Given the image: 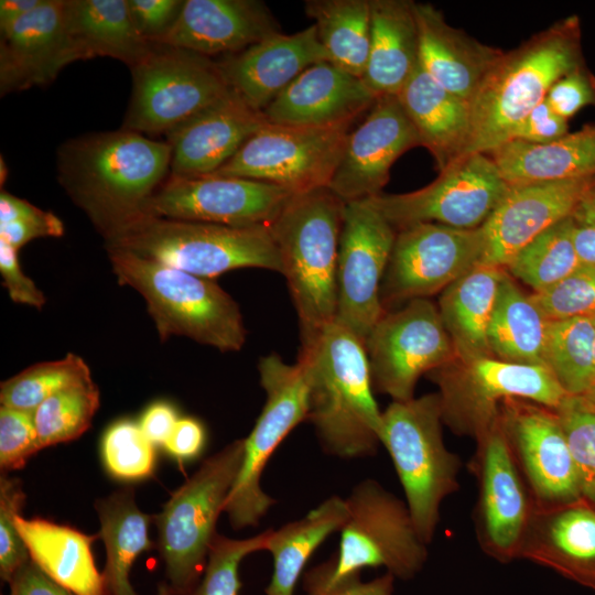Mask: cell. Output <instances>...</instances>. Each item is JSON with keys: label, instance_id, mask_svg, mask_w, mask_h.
Instances as JSON below:
<instances>
[{"label": "cell", "instance_id": "52", "mask_svg": "<svg viewBox=\"0 0 595 595\" xmlns=\"http://www.w3.org/2000/svg\"><path fill=\"white\" fill-rule=\"evenodd\" d=\"M0 273L12 301L36 309L45 303L43 292L24 274L18 260V249L0 239Z\"/></svg>", "mask_w": 595, "mask_h": 595}, {"label": "cell", "instance_id": "1", "mask_svg": "<svg viewBox=\"0 0 595 595\" xmlns=\"http://www.w3.org/2000/svg\"><path fill=\"white\" fill-rule=\"evenodd\" d=\"M309 382L310 421L323 451L338 458L374 456L382 412L363 340L336 320L302 342L299 359Z\"/></svg>", "mask_w": 595, "mask_h": 595}, {"label": "cell", "instance_id": "63", "mask_svg": "<svg viewBox=\"0 0 595 595\" xmlns=\"http://www.w3.org/2000/svg\"><path fill=\"white\" fill-rule=\"evenodd\" d=\"M578 398L581 403L588 410L595 412V378L591 382V385L586 388V390L581 393L580 396H575Z\"/></svg>", "mask_w": 595, "mask_h": 595}, {"label": "cell", "instance_id": "8", "mask_svg": "<svg viewBox=\"0 0 595 595\" xmlns=\"http://www.w3.org/2000/svg\"><path fill=\"white\" fill-rule=\"evenodd\" d=\"M244 452L245 440L239 439L204 459L153 517L172 595H190L201 580Z\"/></svg>", "mask_w": 595, "mask_h": 595}, {"label": "cell", "instance_id": "4", "mask_svg": "<svg viewBox=\"0 0 595 595\" xmlns=\"http://www.w3.org/2000/svg\"><path fill=\"white\" fill-rule=\"evenodd\" d=\"M345 202L329 188L293 195L269 229L305 342L335 321L337 258Z\"/></svg>", "mask_w": 595, "mask_h": 595}, {"label": "cell", "instance_id": "14", "mask_svg": "<svg viewBox=\"0 0 595 595\" xmlns=\"http://www.w3.org/2000/svg\"><path fill=\"white\" fill-rule=\"evenodd\" d=\"M349 128L267 122L213 174L275 184L295 194L328 187Z\"/></svg>", "mask_w": 595, "mask_h": 595}, {"label": "cell", "instance_id": "35", "mask_svg": "<svg viewBox=\"0 0 595 595\" xmlns=\"http://www.w3.org/2000/svg\"><path fill=\"white\" fill-rule=\"evenodd\" d=\"M66 22L80 60L107 56L132 67L153 43L138 32L128 0L66 1Z\"/></svg>", "mask_w": 595, "mask_h": 595}, {"label": "cell", "instance_id": "47", "mask_svg": "<svg viewBox=\"0 0 595 595\" xmlns=\"http://www.w3.org/2000/svg\"><path fill=\"white\" fill-rule=\"evenodd\" d=\"M532 300L549 321L595 315V264L581 263L572 273Z\"/></svg>", "mask_w": 595, "mask_h": 595}, {"label": "cell", "instance_id": "60", "mask_svg": "<svg viewBox=\"0 0 595 595\" xmlns=\"http://www.w3.org/2000/svg\"><path fill=\"white\" fill-rule=\"evenodd\" d=\"M37 207L4 191L0 194V226L33 214Z\"/></svg>", "mask_w": 595, "mask_h": 595}, {"label": "cell", "instance_id": "50", "mask_svg": "<svg viewBox=\"0 0 595 595\" xmlns=\"http://www.w3.org/2000/svg\"><path fill=\"white\" fill-rule=\"evenodd\" d=\"M545 101L566 120L585 107H595V76L585 64L573 69L551 86Z\"/></svg>", "mask_w": 595, "mask_h": 595}, {"label": "cell", "instance_id": "36", "mask_svg": "<svg viewBox=\"0 0 595 595\" xmlns=\"http://www.w3.org/2000/svg\"><path fill=\"white\" fill-rule=\"evenodd\" d=\"M95 509L100 522V538L106 548L102 572L108 595H138L130 583L131 566L144 551L155 545L149 538L151 516L142 512L127 487L97 499ZM158 595H172L163 583Z\"/></svg>", "mask_w": 595, "mask_h": 595}, {"label": "cell", "instance_id": "24", "mask_svg": "<svg viewBox=\"0 0 595 595\" xmlns=\"http://www.w3.org/2000/svg\"><path fill=\"white\" fill-rule=\"evenodd\" d=\"M329 56L314 24L293 34L278 32L220 64L231 90L262 112L301 73Z\"/></svg>", "mask_w": 595, "mask_h": 595}, {"label": "cell", "instance_id": "49", "mask_svg": "<svg viewBox=\"0 0 595 595\" xmlns=\"http://www.w3.org/2000/svg\"><path fill=\"white\" fill-rule=\"evenodd\" d=\"M41 450L33 413L1 405L0 468L7 473L24 467Z\"/></svg>", "mask_w": 595, "mask_h": 595}, {"label": "cell", "instance_id": "56", "mask_svg": "<svg viewBox=\"0 0 595 595\" xmlns=\"http://www.w3.org/2000/svg\"><path fill=\"white\" fill-rule=\"evenodd\" d=\"M334 561L335 556L323 562L328 595H393L396 577L388 572L365 582L360 578V571H358L332 582L329 575Z\"/></svg>", "mask_w": 595, "mask_h": 595}, {"label": "cell", "instance_id": "30", "mask_svg": "<svg viewBox=\"0 0 595 595\" xmlns=\"http://www.w3.org/2000/svg\"><path fill=\"white\" fill-rule=\"evenodd\" d=\"M397 97L439 172L465 154L472 128L468 101L439 85L420 62Z\"/></svg>", "mask_w": 595, "mask_h": 595}, {"label": "cell", "instance_id": "25", "mask_svg": "<svg viewBox=\"0 0 595 595\" xmlns=\"http://www.w3.org/2000/svg\"><path fill=\"white\" fill-rule=\"evenodd\" d=\"M376 99L361 77L322 62L301 73L262 115L281 126H351Z\"/></svg>", "mask_w": 595, "mask_h": 595}, {"label": "cell", "instance_id": "45", "mask_svg": "<svg viewBox=\"0 0 595 595\" xmlns=\"http://www.w3.org/2000/svg\"><path fill=\"white\" fill-rule=\"evenodd\" d=\"M270 530L247 539H231L217 533L202 577L190 595H239L240 562L253 552L264 551Z\"/></svg>", "mask_w": 595, "mask_h": 595}, {"label": "cell", "instance_id": "37", "mask_svg": "<svg viewBox=\"0 0 595 595\" xmlns=\"http://www.w3.org/2000/svg\"><path fill=\"white\" fill-rule=\"evenodd\" d=\"M347 516L345 499L334 495L301 519L271 528L264 551L272 555L273 573L266 595H294L307 561L331 534L342 530Z\"/></svg>", "mask_w": 595, "mask_h": 595}, {"label": "cell", "instance_id": "11", "mask_svg": "<svg viewBox=\"0 0 595 595\" xmlns=\"http://www.w3.org/2000/svg\"><path fill=\"white\" fill-rule=\"evenodd\" d=\"M258 371L266 403L244 439V461L224 509L235 530L258 526L277 502L261 487L263 470L281 442L307 420L309 413V382L300 361L290 365L270 354L259 360Z\"/></svg>", "mask_w": 595, "mask_h": 595}, {"label": "cell", "instance_id": "18", "mask_svg": "<svg viewBox=\"0 0 595 595\" xmlns=\"http://www.w3.org/2000/svg\"><path fill=\"white\" fill-rule=\"evenodd\" d=\"M292 191L257 180L208 174L172 176L145 202L142 213L234 227L269 225Z\"/></svg>", "mask_w": 595, "mask_h": 595}, {"label": "cell", "instance_id": "51", "mask_svg": "<svg viewBox=\"0 0 595 595\" xmlns=\"http://www.w3.org/2000/svg\"><path fill=\"white\" fill-rule=\"evenodd\" d=\"M183 4L178 0H128L138 32L149 42H156L170 30Z\"/></svg>", "mask_w": 595, "mask_h": 595}, {"label": "cell", "instance_id": "13", "mask_svg": "<svg viewBox=\"0 0 595 595\" xmlns=\"http://www.w3.org/2000/svg\"><path fill=\"white\" fill-rule=\"evenodd\" d=\"M509 185L486 153H468L440 171L429 185L368 201L396 230L420 223L476 229L490 216Z\"/></svg>", "mask_w": 595, "mask_h": 595}, {"label": "cell", "instance_id": "21", "mask_svg": "<svg viewBox=\"0 0 595 595\" xmlns=\"http://www.w3.org/2000/svg\"><path fill=\"white\" fill-rule=\"evenodd\" d=\"M418 145L419 136L398 97H378L365 119L348 133L327 188L345 203L377 196L396 160Z\"/></svg>", "mask_w": 595, "mask_h": 595}, {"label": "cell", "instance_id": "34", "mask_svg": "<svg viewBox=\"0 0 595 595\" xmlns=\"http://www.w3.org/2000/svg\"><path fill=\"white\" fill-rule=\"evenodd\" d=\"M504 272L478 264L441 292L437 309L457 359L493 356L488 331Z\"/></svg>", "mask_w": 595, "mask_h": 595}, {"label": "cell", "instance_id": "22", "mask_svg": "<svg viewBox=\"0 0 595 595\" xmlns=\"http://www.w3.org/2000/svg\"><path fill=\"white\" fill-rule=\"evenodd\" d=\"M594 184L595 174L509 186L480 227L483 255L479 264L505 269L520 249L567 217Z\"/></svg>", "mask_w": 595, "mask_h": 595}, {"label": "cell", "instance_id": "33", "mask_svg": "<svg viewBox=\"0 0 595 595\" xmlns=\"http://www.w3.org/2000/svg\"><path fill=\"white\" fill-rule=\"evenodd\" d=\"M509 186L595 174V123L549 143L509 140L488 153Z\"/></svg>", "mask_w": 595, "mask_h": 595}, {"label": "cell", "instance_id": "26", "mask_svg": "<svg viewBox=\"0 0 595 595\" xmlns=\"http://www.w3.org/2000/svg\"><path fill=\"white\" fill-rule=\"evenodd\" d=\"M266 123L262 112L232 91L166 134L171 175L215 173Z\"/></svg>", "mask_w": 595, "mask_h": 595}, {"label": "cell", "instance_id": "19", "mask_svg": "<svg viewBox=\"0 0 595 595\" xmlns=\"http://www.w3.org/2000/svg\"><path fill=\"white\" fill-rule=\"evenodd\" d=\"M469 467L478 480L475 527L482 550L499 563L518 560L533 501L507 441L500 415L476 441Z\"/></svg>", "mask_w": 595, "mask_h": 595}, {"label": "cell", "instance_id": "20", "mask_svg": "<svg viewBox=\"0 0 595 595\" xmlns=\"http://www.w3.org/2000/svg\"><path fill=\"white\" fill-rule=\"evenodd\" d=\"M500 421L533 504L556 505L582 498L575 464L554 409L509 398L501 404Z\"/></svg>", "mask_w": 595, "mask_h": 595}, {"label": "cell", "instance_id": "40", "mask_svg": "<svg viewBox=\"0 0 595 595\" xmlns=\"http://www.w3.org/2000/svg\"><path fill=\"white\" fill-rule=\"evenodd\" d=\"M593 316L549 321L543 364L569 396H580L595 377Z\"/></svg>", "mask_w": 595, "mask_h": 595}, {"label": "cell", "instance_id": "59", "mask_svg": "<svg viewBox=\"0 0 595 595\" xmlns=\"http://www.w3.org/2000/svg\"><path fill=\"white\" fill-rule=\"evenodd\" d=\"M177 421L175 408L167 402L159 401L145 409L139 425L154 445H164Z\"/></svg>", "mask_w": 595, "mask_h": 595}, {"label": "cell", "instance_id": "58", "mask_svg": "<svg viewBox=\"0 0 595 595\" xmlns=\"http://www.w3.org/2000/svg\"><path fill=\"white\" fill-rule=\"evenodd\" d=\"M9 585L10 595H74L51 580L31 560L15 573Z\"/></svg>", "mask_w": 595, "mask_h": 595}, {"label": "cell", "instance_id": "31", "mask_svg": "<svg viewBox=\"0 0 595 595\" xmlns=\"http://www.w3.org/2000/svg\"><path fill=\"white\" fill-rule=\"evenodd\" d=\"M15 527L31 561L55 583L74 595H108L91 552L97 536L22 513L15 516Z\"/></svg>", "mask_w": 595, "mask_h": 595}, {"label": "cell", "instance_id": "27", "mask_svg": "<svg viewBox=\"0 0 595 595\" xmlns=\"http://www.w3.org/2000/svg\"><path fill=\"white\" fill-rule=\"evenodd\" d=\"M280 32L269 8L256 0H186L156 42L209 57L237 54Z\"/></svg>", "mask_w": 595, "mask_h": 595}, {"label": "cell", "instance_id": "6", "mask_svg": "<svg viewBox=\"0 0 595 595\" xmlns=\"http://www.w3.org/2000/svg\"><path fill=\"white\" fill-rule=\"evenodd\" d=\"M105 238L107 247L207 279L240 268L282 272L269 225L234 227L140 213Z\"/></svg>", "mask_w": 595, "mask_h": 595}, {"label": "cell", "instance_id": "17", "mask_svg": "<svg viewBox=\"0 0 595 595\" xmlns=\"http://www.w3.org/2000/svg\"><path fill=\"white\" fill-rule=\"evenodd\" d=\"M482 255L480 227L457 229L420 223L398 229L381 283L383 309L441 293L478 266Z\"/></svg>", "mask_w": 595, "mask_h": 595}, {"label": "cell", "instance_id": "5", "mask_svg": "<svg viewBox=\"0 0 595 595\" xmlns=\"http://www.w3.org/2000/svg\"><path fill=\"white\" fill-rule=\"evenodd\" d=\"M118 280L147 303L161 340L185 336L220 351H237L247 329L237 302L213 279L107 247Z\"/></svg>", "mask_w": 595, "mask_h": 595}, {"label": "cell", "instance_id": "3", "mask_svg": "<svg viewBox=\"0 0 595 595\" xmlns=\"http://www.w3.org/2000/svg\"><path fill=\"white\" fill-rule=\"evenodd\" d=\"M582 65V32L576 15L504 52L470 101L472 128L465 154H488L507 142L516 127L545 99L551 86Z\"/></svg>", "mask_w": 595, "mask_h": 595}, {"label": "cell", "instance_id": "48", "mask_svg": "<svg viewBox=\"0 0 595 595\" xmlns=\"http://www.w3.org/2000/svg\"><path fill=\"white\" fill-rule=\"evenodd\" d=\"M25 494L22 482L0 476V576L10 583L15 573L31 559L15 527V516L22 513Z\"/></svg>", "mask_w": 595, "mask_h": 595}, {"label": "cell", "instance_id": "42", "mask_svg": "<svg viewBox=\"0 0 595 595\" xmlns=\"http://www.w3.org/2000/svg\"><path fill=\"white\" fill-rule=\"evenodd\" d=\"M98 408L99 390L91 377L50 396L33 413L41 450L79 437Z\"/></svg>", "mask_w": 595, "mask_h": 595}, {"label": "cell", "instance_id": "23", "mask_svg": "<svg viewBox=\"0 0 595 595\" xmlns=\"http://www.w3.org/2000/svg\"><path fill=\"white\" fill-rule=\"evenodd\" d=\"M80 60L66 22L65 0H42L26 15L1 29V93L51 83Z\"/></svg>", "mask_w": 595, "mask_h": 595}, {"label": "cell", "instance_id": "46", "mask_svg": "<svg viewBox=\"0 0 595 595\" xmlns=\"http://www.w3.org/2000/svg\"><path fill=\"white\" fill-rule=\"evenodd\" d=\"M554 410L575 464L581 496L595 506V412L575 396H567Z\"/></svg>", "mask_w": 595, "mask_h": 595}, {"label": "cell", "instance_id": "9", "mask_svg": "<svg viewBox=\"0 0 595 595\" xmlns=\"http://www.w3.org/2000/svg\"><path fill=\"white\" fill-rule=\"evenodd\" d=\"M428 376L439 387L443 423L453 433L475 441L497 422L506 399L556 409L569 396L545 366L509 363L494 356L455 358Z\"/></svg>", "mask_w": 595, "mask_h": 595}, {"label": "cell", "instance_id": "41", "mask_svg": "<svg viewBox=\"0 0 595 595\" xmlns=\"http://www.w3.org/2000/svg\"><path fill=\"white\" fill-rule=\"evenodd\" d=\"M580 264L567 216L520 249L505 270L536 293L561 281Z\"/></svg>", "mask_w": 595, "mask_h": 595}, {"label": "cell", "instance_id": "39", "mask_svg": "<svg viewBox=\"0 0 595 595\" xmlns=\"http://www.w3.org/2000/svg\"><path fill=\"white\" fill-rule=\"evenodd\" d=\"M304 9L329 63L363 77L370 45V0H307Z\"/></svg>", "mask_w": 595, "mask_h": 595}, {"label": "cell", "instance_id": "62", "mask_svg": "<svg viewBox=\"0 0 595 595\" xmlns=\"http://www.w3.org/2000/svg\"><path fill=\"white\" fill-rule=\"evenodd\" d=\"M304 586L306 588V595H328L323 563L306 573Z\"/></svg>", "mask_w": 595, "mask_h": 595}, {"label": "cell", "instance_id": "53", "mask_svg": "<svg viewBox=\"0 0 595 595\" xmlns=\"http://www.w3.org/2000/svg\"><path fill=\"white\" fill-rule=\"evenodd\" d=\"M567 133V120L556 115L544 99L516 127L509 140L542 144Z\"/></svg>", "mask_w": 595, "mask_h": 595}, {"label": "cell", "instance_id": "64", "mask_svg": "<svg viewBox=\"0 0 595 595\" xmlns=\"http://www.w3.org/2000/svg\"><path fill=\"white\" fill-rule=\"evenodd\" d=\"M593 317H594V321H595V315ZM594 361H595V342H594Z\"/></svg>", "mask_w": 595, "mask_h": 595}, {"label": "cell", "instance_id": "2", "mask_svg": "<svg viewBox=\"0 0 595 595\" xmlns=\"http://www.w3.org/2000/svg\"><path fill=\"white\" fill-rule=\"evenodd\" d=\"M170 164L167 142L126 129L73 139L57 155L61 184L104 237L142 213Z\"/></svg>", "mask_w": 595, "mask_h": 595}, {"label": "cell", "instance_id": "61", "mask_svg": "<svg viewBox=\"0 0 595 595\" xmlns=\"http://www.w3.org/2000/svg\"><path fill=\"white\" fill-rule=\"evenodd\" d=\"M42 0H1L0 29H4L30 13Z\"/></svg>", "mask_w": 595, "mask_h": 595}, {"label": "cell", "instance_id": "10", "mask_svg": "<svg viewBox=\"0 0 595 595\" xmlns=\"http://www.w3.org/2000/svg\"><path fill=\"white\" fill-rule=\"evenodd\" d=\"M131 71L133 89L122 129L141 134H167L232 93L220 64L154 42Z\"/></svg>", "mask_w": 595, "mask_h": 595}, {"label": "cell", "instance_id": "44", "mask_svg": "<svg viewBox=\"0 0 595 595\" xmlns=\"http://www.w3.org/2000/svg\"><path fill=\"white\" fill-rule=\"evenodd\" d=\"M100 452L105 468L117 479L141 480L154 472L155 445L130 419L118 420L106 430Z\"/></svg>", "mask_w": 595, "mask_h": 595}, {"label": "cell", "instance_id": "38", "mask_svg": "<svg viewBox=\"0 0 595 595\" xmlns=\"http://www.w3.org/2000/svg\"><path fill=\"white\" fill-rule=\"evenodd\" d=\"M549 320L505 270L488 331L494 357L516 364L542 365Z\"/></svg>", "mask_w": 595, "mask_h": 595}, {"label": "cell", "instance_id": "57", "mask_svg": "<svg viewBox=\"0 0 595 595\" xmlns=\"http://www.w3.org/2000/svg\"><path fill=\"white\" fill-rule=\"evenodd\" d=\"M206 442L203 424L193 418H182L176 422L164 448L177 461H191L201 455Z\"/></svg>", "mask_w": 595, "mask_h": 595}, {"label": "cell", "instance_id": "55", "mask_svg": "<svg viewBox=\"0 0 595 595\" xmlns=\"http://www.w3.org/2000/svg\"><path fill=\"white\" fill-rule=\"evenodd\" d=\"M574 246L583 264H595V184L569 215Z\"/></svg>", "mask_w": 595, "mask_h": 595}, {"label": "cell", "instance_id": "32", "mask_svg": "<svg viewBox=\"0 0 595 595\" xmlns=\"http://www.w3.org/2000/svg\"><path fill=\"white\" fill-rule=\"evenodd\" d=\"M369 55L363 80L378 98L397 96L419 64L414 2L370 0Z\"/></svg>", "mask_w": 595, "mask_h": 595}, {"label": "cell", "instance_id": "28", "mask_svg": "<svg viewBox=\"0 0 595 595\" xmlns=\"http://www.w3.org/2000/svg\"><path fill=\"white\" fill-rule=\"evenodd\" d=\"M581 501L533 504L519 559L595 587V508Z\"/></svg>", "mask_w": 595, "mask_h": 595}, {"label": "cell", "instance_id": "15", "mask_svg": "<svg viewBox=\"0 0 595 595\" xmlns=\"http://www.w3.org/2000/svg\"><path fill=\"white\" fill-rule=\"evenodd\" d=\"M364 346L372 386L393 401L414 398L423 374L456 358L437 305L430 299H414L398 311H386Z\"/></svg>", "mask_w": 595, "mask_h": 595}, {"label": "cell", "instance_id": "16", "mask_svg": "<svg viewBox=\"0 0 595 595\" xmlns=\"http://www.w3.org/2000/svg\"><path fill=\"white\" fill-rule=\"evenodd\" d=\"M396 234L393 226L368 201L345 203L335 320L363 343L386 313L380 290Z\"/></svg>", "mask_w": 595, "mask_h": 595}, {"label": "cell", "instance_id": "43", "mask_svg": "<svg viewBox=\"0 0 595 595\" xmlns=\"http://www.w3.org/2000/svg\"><path fill=\"white\" fill-rule=\"evenodd\" d=\"M91 377L85 360L67 354L64 358L28 367L1 382V405L34 413L36 408L60 389Z\"/></svg>", "mask_w": 595, "mask_h": 595}, {"label": "cell", "instance_id": "12", "mask_svg": "<svg viewBox=\"0 0 595 595\" xmlns=\"http://www.w3.org/2000/svg\"><path fill=\"white\" fill-rule=\"evenodd\" d=\"M345 501L348 516L340 530L332 582L364 567H385L403 581L420 573L428 559V545L405 501L375 479L356 484Z\"/></svg>", "mask_w": 595, "mask_h": 595}, {"label": "cell", "instance_id": "29", "mask_svg": "<svg viewBox=\"0 0 595 595\" xmlns=\"http://www.w3.org/2000/svg\"><path fill=\"white\" fill-rule=\"evenodd\" d=\"M419 62L443 88L470 104L504 52L450 25L430 3L414 2Z\"/></svg>", "mask_w": 595, "mask_h": 595}, {"label": "cell", "instance_id": "7", "mask_svg": "<svg viewBox=\"0 0 595 595\" xmlns=\"http://www.w3.org/2000/svg\"><path fill=\"white\" fill-rule=\"evenodd\" d=\"M437 392L392 401L382 412L380 444L388 451L421 540L431 543L443 500L459 488V457L443 441Z\"/></svg>", "mask_w": 595, "mask_h": 595}, {"label": "cell", "instance_id": "54", "mask_svg": "<svg viewBox=\"0 0 595 595\" xmlns=\"http://www.w3.org/2000/svg\"><path fill=\"white\" fill-rule=\"evenodd\" d=\"M64 232L62 220L50 212L37 208L33 214L0 226V239L15 249L40 237H60Z\"/></svg>", "mask_w": 595, "mask_h": 595}]
</instances>
